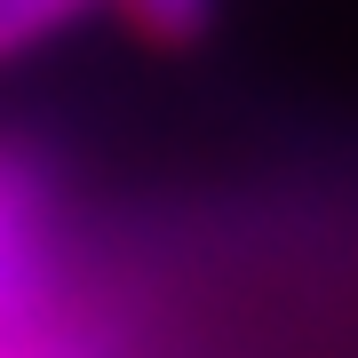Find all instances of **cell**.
Listing matches in <instances>:
<instances>
[{"instance_id": "obj_4", "label": "cell", "mask_w": 358, "mask_h": 358, "mask_svg": "<svg viewBox=\"0 0 358 358\" xmlns=\"http://www.w3.org/2000/svg\"><path fill=\"white\" fill-rule=\"evenodd\" d=\"M112 16L143 48H199L215 32V0H112Z\"/></svg>"}, {"instance_id": "obj_2", "label": "cell", "mask_w": 358, "mask_h": 358, "mask_svg": "<svg viewBox=\"0 0 358 358\" xmlns=\"http://www.w3.org/2000/svg\"><path fill=\"white\" fill-rule=\"evenodd\" d=\"M80 239V207H72V176L56 167L48 143L0 128V310L24 287H40Z\"/></svg>"}, {"instance_id": "obj_3", "label": "cell", "mask_w": 358, "mask_h": 358, "mask_svg": "<svg viewBox=\"0 0 358 358\" xmlns=\"http://www.w3.org/2000/svg\"><path fill=\"white\" fill-rule=\"evenodd\" d=\"M96 8H112V0H0V72L40 56V48H56V40L80 32Z\"/></svg>"}, {"instance_id": "obj_1", "label": "cell", "mask_w": 358, "mask_h": 358, "mask_svg": "<svg viewBox=\"0 0 358 358\" xmlns=\"http://www.w3.org/2000/svg\"><path fill=\"white\" fill-rule=\"evenodd\" d=\"M0 358H167V343L152 334L143 303H128V287H112L72 239L48 279L0 310Z\"/></svg>"}]
</instances>
